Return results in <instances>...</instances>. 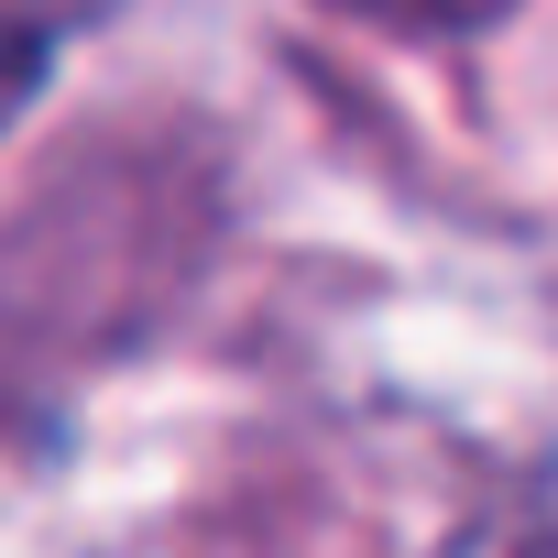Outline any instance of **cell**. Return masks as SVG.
Wrapping results in <instances>:
<instances>
[{"label":"cell","instance_id":"obj_2","mask_svg":"<svg viewBox=\"0 0 558 558\" xmlns=\"http://www.w3.org/2000/svg\"><path fill=\"white\" fill-rule=\"evenodd\" d=\"M340 12L373 23V34H405V45H449V34H493L525 0H340Z\"/></svg>","mask_w":558,"mask_h":558},{"label":"cell","instance_id":"obj_1","mask_svg":"<svg viewBox=\"0 0 558 558\" xmlns=\"http://www.w3.org/2000/svg\"><path fill=\"white\" fill-rule=\"evenodd\" d=\"M99 12V0H0V132L23 121V99L56 77V56H66V34Z\"/></svg>","mask_w":558,"mask_h":558}]
</instances>
